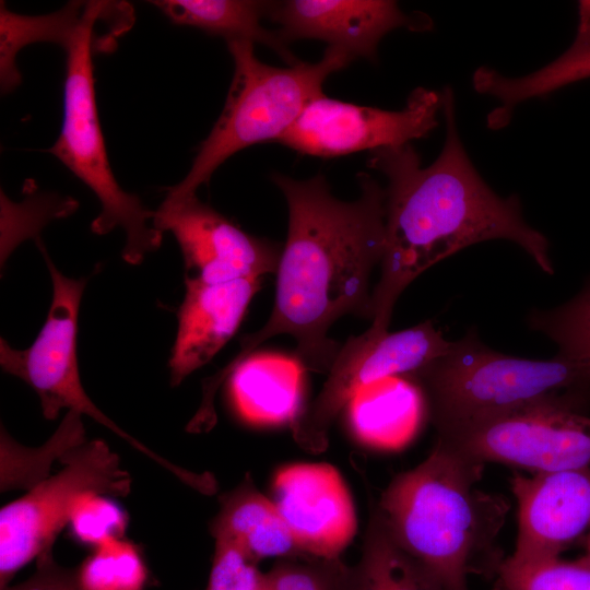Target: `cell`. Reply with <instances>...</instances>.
<instances>
[{"label":"cell","instance_id":"obj_1","mask_svg":"<svg viewBox=\"0 0 590 590\" xmlns=\"http://www.w3.org/2000/svg\"><path fill=\"white\" fill-rule=\"evenodd\" d=\"M288 209V229L276 269L271 315L244 335L240 351L209 377L217 388L264 341L288 334L304 369L328 373L341 347L328 337L346 315L371 319L369 280L385 248L386 194L369 174H357L359 197L335 198L322 174L294 179L274 173Z\"/></svg>","mask_w":590,"mask_h":590},{"label":"cell","instance_id":"obj_2","mask_svg":"<svg viewBox=\"0 0 590 590\" xmlns=\"http://www.w3.org/2000/svg\"><path fill=\"white\" fill-rule=\"evenodd\" d=\"M446 139L427 167L411 143L369 152L367 166L387 179L385 248L371 292L370 330L388 331L402 292L425 270L471 245L507 239L548 274V241L523 219L517 196L502 198L482 179L460 140L453 92L441 94Z\"/></svg>","mask_w":590,"mask_h":590},{"label":"cell","instance_id":"obj_3","mask_svg":"<svg viewBox=\"0 0 590 590\" xmlns=\"http://www.w3.org/2000/svg\"><path fill=\"white\" fill-rule=\"evenodd\" d=\"M483 468L436 441L392 479L378 505L398 543L446 590H470L476 558L496 553L509 504L477 487Z\"/></svg>","mask_w":590,"mask_h":590},{"label":"cell","instance_id":"obj_4","mask_svg":"<svg viewBox=\"0 0 590 590\" xmlns=\"http://www.w3.org/2000/svg\"><path fill=\"white\" fill-rule=\"evenodd\" d=\"M408 377L420 386L437 435L540 404L579 410L590 392L588 365L558 354L548 361L503 354L473 330Z\"/></svg>","mask_w":590,"mask_h":590},{"label":"cell","instance_id":"obj_5","mask_svg":"<svg viewBox=\"0 0 590 590\" xmlns=\"http://www.w3.org/2000/svg\"><path fill=\"white\" fill-rule=\"evenodd\" d=\"M116 8V2L88 1L84 17L62 47L63 119L60 134L48 151L98 199L101 212L91 224L92 232L105 235L121 227L126 234L122 258L139 264L160 248L163 233L153 225L154 211L144 206L138 196L125 191L114 176L98 119L93 73L94 54L109 50L117 36L98 35L97 24Z\"/></svg>","mask_w":590,"mask_h":590},{"label":"cell","instance_id":"obj_6","mask_svg":"<svg viewBox=\"0 0 590 590\" xmlns=\"http://www.w3.org/2000/svg\"><path fill=\"white\" fill-rule=\"evenodd\" d=\"M226 43L234 73L225 105L199 145L187 175L167 190L166 200L196 194L197 189L237 152L253 144L276 142L308 104L323 95L327 78L354 60L340 49L327 47L317 62L274 67L257 58L252 42Z\"/></svg>","mask_w":590,"mask_h":590},{"label":"cell","instance_id":"obj_7","mask_svg":"<svg viewBox=\"0 0 590 590\" xmlns=\"http://www.w3.org/2000/svg\"><path fill=\"white\" fill-rule=\"evenodd\" d=\"M63 467L28 488L0 510V590L33 559L52 551L76 502L88 492L126 496L130 474L118 455L101 439L85 441L70 451Z\"/></svg>","mask_w":590,"mask_h":590},{"label":"cell","instance_id":"obj_8","mask_svg":"<svg viewBox=\"0 0 590 590\" xmlns=\"http://www.w3.org/2000/svg\"><path fill=\"white\" fill-rule=\"evenodd\" d=\"M37 245L52 282L51 305L44 326L30 347L16 350L3 338L0 340L2 369L21 378L37 393L47 420H55L63 409L87 415L166 471L180 474V467L121 429L86 394L79 374L76 332L80 303L87 279H72L62 274L44 245L38 240Z\"/></svg>","mask_w":590,"mask_h":590},{"label":"cell","instance_id":"obj_9","mask_svg":"<svg viewBox=\"0 0 590 590\" xmlns=\"http://www.w3.org/2000/svg\"><path fill=\"white\" fill-rule=\"evenodd\" d=\"M436 441L476 463L532 474L590 468V416L565 404L527 408L437 435Z\"/></svg>","mask_w":590,"mask_h":590},{"label":"cell","instance_id":"obj_10","mask_svg":"<svg viewBox=\"0 0 590 590\" xmlns=\"http://www.w3.org/2000/svg\"><path fill=\"white\" fill-rule=\"evenodd\" d=\"M452 341L432 321L396 331L369 329L341 345L319 394L291 423L296 442L322 451L328 429L338 413L362 387L389 376H408L444 355Z\"/></svg>","mask_w":590,"mask_h":590},{"label":"cell","instance_id":"obj_11","mask_svg":"<svg viewBox=\"0 0 590 590\" xmlns=\"http://www.w3.org/2000/svg\"><path fill=\"white\" fill-rule=\"evenodd\" d=\"M441 103V95L424 87L415 88L401 110L359 106L323 94L308 104L276 142L319 157L402 146L438 126Z\"/></svg>","mask_w":590,"mask_h":590},{"label":"cell","instance_id":"obj_12","mask_svg":"<svg viewBox=\"0 0 590 590\" xmlns=\"http://www.w3.org/2000/svg\"><path fill=\"white\" fill-rule=\"evenodd\" d=\"M153 225L176 238L186 276L216 284L276 272L282 252L278 244L246 233L196 194L164 199Z\"/></svg>","mask_w":590,"mask_h":590},{"label":"cell","instance_id":"obj_13","mask_svg":"<svg viewBox=\"0 0 590 590\" xmlns=\"http://www.w3.org/2000/svg\"><path fill=\"white\" fill-rule=\"evenodd\" d=\"M510 489L518 504V535L507 559L531 563L559 557L590 530V468L515 472Z\"/></svg>","mask_w":590,"mask_h":590},{"label":"cell","instance_id":"obj_14","mask_svg":"<svg viewBox=\"0 0 590 590\" xmlns=\"http://www.w3.org/2000/svg\"><path fill=\"white\" fill-rule=\"evenodd\" d=\"M267 17L279 25L276 31L286 43L318 39L353 59L370 61L389 32L400 27L423 32L433 24L426 14H406L389 0L269 1Z\"/></svg>","mask_w":590,"mask_h":590},{"label":"cell","instance_id":"obj_15","mask_svg":"<svg viewBox=\"0 0 590 590\" xmlns=\"http://www.w3.org/2000/svg\"><path fill=\"white\" fill-rule=\"evenodd\" d=\"M274 504L298 551L339 558L356 530L349 489L339 471L327 463H296L278 471Z\"/></svg>","mask_w":590,"mask_h":590},{"label":"cell","instance_id":"obj_16","mask_svg":"<svg viewBox=\"0 0 590 590\" xmlns=\"http://www.w3.org/2000/svg\"><path fill=\"white\" fill-rule=\"evenodd\" d=\"M185 286L168 362L172 386L180 385L187 376L210 362L235 334L260 288V279L210 284L186 276Z\"/></svg>","mask_w":590,"mask_h":590},{"label":"cell","instance_id":"obj_17","mask_svg":"<svg viewBox=\"0 0 590 590\" xmlns=\"http://www.w3.org/2000/svg\"><path fill=\"white\" fill-rule=\"evenodd\" d=\"M345 408L355 438L384 450L409 444L428 415L420 386L408 376H389L359 388Z\"/></svg>","mask_w":590,"mask_h":590},{"label":"cell","instance_id":"obj_18","mask_svg":"<svg viewBox=\"0 0 590 590\" xmlns=\"http://www.w3.org/2000/svg\"><path fill=\"white\" fill-rule=\"evenodd\" d=\"M576 37L570 47L548 64L519 78H508L486 66L473 74L474 90L500 102L487 118L492 129L509 122L515 107L528 99L544 97L568 84L590 78V1H580Z\"/></svg>","mask_w":590,"mask_h":590},{"label":"cell","instance_id":"obj_19","mask_svg":"<svg viewBox=\"0 0 590 590\" xmlns=\"http://www.w3.org/2000/svg\"><path fill=\"white\" fill-rule=\"evenodd\" d=\"M303 370L295 357L250 354L229 375L236 411L256 425L291 424L299 413Z\"/></svg>","mask_w":590,"mask_h":590},{"label":"cell","instance_id":"obj_20","mask_svg":"<svg viewBox=\"0 0 590 590\" xmlns=\"http://www.w3.org/2000/svg\"><path fill=\"white\" fill-rule=\"evenodd\" d=\"M214 539L238 546L252 562L300 553L274 502L267 498L247 476L221 497L211 524Z\"/></svg>","mask_w":590,"mask_h":590},{"label":"cell","instance_id":"obj_21","mask_svg":"<svg viewBox=\"0 0 590 590\" xmlns=\"http://www.w3.org/2000/svg\"><path fill=\"white\" fill-rule=\"evenodd\" d=\"M338 590H446L391 533L378 506L370 512L362 556L345 566Z\"/></svg>","mask_w":590,"mask_h":590},{"label":"cell","instance_id":"obj_22","mask_svg":"<svg viewBox=\"0 0 590 590\" xmlns=\"http://www.w3.org/2000/svg\"><path fill=\"white\" fill-rule=\"evenodd\" d=\"M172 23L191 26L229 40H248L264 45L275 51L287 66L299 60L278 31L266 28L269 1L252 0H155Z\"/></svg>","mask_w":590,"mask_h":590},{"label":"cell","instance_id":"obj_23","mask_svg":"<svg viewBox=\"0 0 590 590\" xmlns=\"http://www.w3.org/2000/svg\"><path fill=\"white\" fill-rule=\"evenodd\" d=\"M88 1H70L62 9L44 15H24L0 5V86L2 94L15 90L22 76L17 54L34 43H55L63 47L87 10Z\"/></svg>","mask_w":590,"mask_h":590},{"label":"cell","instance_id":"obj_24","mask_svg":"<svg viewBox=\"0 0 590 590\" xmlns=\"http://www.w3.org/2000/svg\"><path fill=\"white\" fill-rule=\"evenodd\" d=\"M146 578L139 548L122 538L102 542L76 567L81 590H143Z\"/></svg>","mask_w":590,"mask_h":590},{"label":"cell","instance_id":"obj_25","mask_svg":"<svg viewBox=\"0 0 590 590\" xmlns=\"http://www.w3.org/2000/svg\"><path fill=\"white\" fill-rule=\"evenodd\" d=\"M528 322L558 345V355L590 367V286L555 309L531 312Z\"/></svg>","mask_w":590,"mask_h":590},{"label":"cell","instance_id":"obj_26","mask_svg":"<svg viewBox=\"0 0 590 590\" xmlns=\"http://www.w3.org/2000/svg\"><path fill=\"white\" fill-rule=\"evenodd\" d=\"M82 414L68 411L66 417L47 444L40 448L20 446L22 463L1 469V491L28 487L48 477L54 459L62 460L70 451L85 442Z\"/></svg>","mask_w":590,"mask_h":590},{"label":"cell","instance_id":"obj_27","mask_svg":"<svg viewBox=\"0 0 590 590\" xmlns=\"http://www.w3.org/2000/svg\"><path fill=\"white\" fill-rule=\"evenodd\" d=\"M497 570L503 590H590V566L579 558L531 563L506 558Z\"/></svg>","mask_w":590,"mask_h":590},{"label":"cell","instance_id":"obj_28","mask_svg":"<svg viewBox=\"0 0 590 590\" xmlns=\"http://www.w3.org/2000/svg\"><path fill=\"white\" fill-rule=\"evenodd\" d=\"M109 497L88 492L76 502L69 524L78 540L95 547L108 539L122 538L127 517Z\"/></svg>","mask_w":590,"mask_h":590},{"label":"cell","instance_id":"obj_29","mask_svg":"<svg viewBox=\"0 0 590 590\" xmlns=\"http://www.w3.org/2000/svg\"><path fill=\"white\" fill-rule=\"evenodd\" d=\"M205 590H267L266 574L238 546L214 539V554Z\"/></svg>","mask_w":590,"mask_h":590},{"label":"cell","instance_id":"obj_30","mask_svg":"<svg viewBox=\"0 0 590 590\" xmlns=\"http://www.w3.org/2000/svg\"><path fill=\"white\" fill-rule=\"evenodd\" d=\"M1 590H81L76 579V568L59 565L52 551L36 559V569L26 580Z\"/></svg>","mask_w":590,"mask_h":590},{"label":"cell","instance_id":"obj_31","mask_svg":"<svg viewBox=\"0 0 590 590\" xmlns=\"http://www.w3.org/2000/svg\"><path fill=\"white\" fill-rule=\"evenodd\" d=\"M579 559H581L582 562H585L586 564L590 566V530L585 535V554L581 557H579Z\"/></svg>","mask_w":590,"mask_h":590}]
</instances>
